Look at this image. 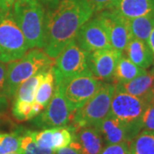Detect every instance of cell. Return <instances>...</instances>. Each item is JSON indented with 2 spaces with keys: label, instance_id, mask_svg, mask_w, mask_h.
<instances>
[{
  "label": "cell",
  "instance_id": "cell-18",
  "mask_svg": "<svg viewBox=\"0 0 154 154\" xmlns=\"http://www.w3.org/2000/svg\"><path fill=\"white\" fill-rule=\"evenodd\" d=\"M112 10L130 20L154 11V0H116Z\"/></svg>",
  "mask_w": 154,
  "mask_h": 154
},
{
  "label": "cell",
  "instance_id": "cell-3",
  "mask_svg": "<svg viewBox=\"0 0 154 154\" xmlns=\"http://www.w3.org/2000/svg\"><path fill=\"white\" fill-rule=\"evenodd\" d=\"M54 58L44 51L33 48L21 58L12 61L6 67L5 93L9 99L13 98L20 85L38 72L54 65Z\"/></svg>",
  "mask_w": 154,
  "mask_h": 154
},
{
  "label": "cell",
  "instance_id": "cell-11",
  "mask_svg": "<svg viewBox=\"0 0 154 154\" xmlns=\"http://www.w3.org/2000/svg\"><path fill=\"white\" fill-rule=\"evenodd\" d=\"M75 41L88 52L112 48L105 28L96 17L89 19L81 27L75 36Z\"/></svg>",
  "mask_w": 154,
  "mask_h": 154
},
{
  "label": "cell",
  "instance_id": "cell-22",
  "mask_svg": "<svg viewBox=\"0 0 154 154\" xmlns=\"http://www.w3.org/2000/svg\"><path fill=\"white\" fill-rule=\"evenodd\" d=\"M133 38L147 40L152 30L154 28V11L142 17L128 20Z\"/></svg>",
  "mask_w": 154,
  "mask_h": 154
},
{
  "label": "cell",
  "instance_id": "cell-28",
  "mask_svg": "<svg viewBox=\"0 0 154 154\" xmlns=\"http://www.w3.org/2000/svg\"><path fill=\"white\" fill-rule=\"evenodd\" d=\"M6 63L0 62V113L5 110L8 106V98L5 93V82Z\"/></svg>",
  "mask_w": 154,
  "mask_h": 154
},
{
  "label": "cell",
  "instance_id": "cell-32",
  "mask_svg": "<svg viewBox=\"0 0 154 154\" xmlns=\"http://www.w3.org/2000/svg\"><path fill=\"white\" fill-rule=\"evenodd\" d=\"M54 154H81V152L71 146H68L66 147L55 151Z\"/></svg>",
  "mask_w": 154,
  "mask_h": 154
},
{
  "label": "cell",
  "instance_id": "cell-16",
  "mask_svg": "<svg viewBox=\"0 0 154 154\" xmlns=\"http://www.w3.org/2000/svg\"><path fill=\"white\" fill-rule=\"evenodd\" d=\"M154 85V75L146 72L129 82L115 84V89L145 99L150 105V94Z\"/></svg>",
  "mask_w": 154,
  "mask_h": 154
},
{
  "label": "cell",
  "instance_id": "cell-25",
  "mask_svg": "<svg viewBox=\"0 0 154 154\" xmlns=\"http://www.w3.org/2000/svg\"><path fill=\"white\" fill-rule=\"evenodd\" d=\"M132 154H154V133L141 130L130 142Z\"/></svg>",
  "mask_w": 154,
  "mask_h": 154
},
{
  "label": "cell",
  "instance_id": "cell-1",
  "mask_svg": "<svg viewBox=\"0 0 154 154\" xmlns=\"http://www.w3.org/2000/svg\"><path fill=\"white\" fill-rule=\"evenodd\" d=\"M94 14L84 0H59L50 7L45 12V52L56 58Z\"/></svg>",
  "mask_w": 154,
  "mask_h": 154
},
{
  "label": "cell",
  "instance_id": "cell-20",
  "mask_svg": "<svg viewBox=\"0 0 154 154\" xmlns=\"http://www.w3.org/2000/svg\"><path fill=\"white\" fill-rule=\"evenodd\" d=\"M48 69L38 72L33 76L30 77L27 81L22 82L17 90L15 95L13 96L12 102H20V103H27V104L33 103L38 84L45 71Z\"/></svg>",
  "mask_w": 154,
  "mask_h": 154
},
{
  "label": "cell",
  "instance_id": "cell-5",
  "mask_svg": "<svg viewBox=\"0 0 154 154\" xmlns=\"http://www.w3.org/2000/svg\"><path fill=\"white\" fill-rule=\"evenodd\" d=\"M28 49L12 11H0V62L9 63L19 59L28 52Z\"/></svg>",
  "mask_w": 154,
  "mask_h": 154
},
{
  "label": "cell",
  "instance_id": "cell-36",
  "mask_svg": "<svg viewBox=\"0 0 154 154\" xmlns=\"http://www.w3.org/2000/svg\"><path fill=\"white\" fill-rule=\"evenodd\" d=\"M150 72H152V74L154 75V65H152V69L150 70Z\"/></svg>",
  "mask_w": 154,
  "mask_h": 154
},
{
  "label": "cell",
  "instance_id": "cell-37",
  "mask_svg": "<svg viewBox=\"0 0 154 154\" xmlns=\"http://www.w3.org/2000/svg\"><path fill=\"white\" fill-rule=\"evenodd\" d=\"M10 154H19L18 152H13V153H10Z\"/></svg>",
  "mask_w": 154,
  "mask_h": 154
},
{
  "label": "cell",
  "instance_id": "cell-7",
  "mask_svg": "<svg viewBox=\"0 0 154 154\" xmlns=\"http://www.w3.org/2000/svg\"><path fill=\"white\" fill-rule=\"evenodd\" d=\"M102 83L90 71L62 81L63 94L72 114L94 97Z\"/></svg>",
  "mask_w": 154,
  "mask_h": 154
},
{
  "label": "cell",
  "instance_id": "cell-19",
  "mask_svg": "<svg viewBox=\"0 0 154 154\" xmlns=\"http://www.w3.org/2000/svg\"><path fill=\"white\" fill-rule=\"evenodd\" d=\"M146 72V69H144L142 68L135 65L122 53L116 66L112 78V83L119 84L127 82Z\"/></svg>",
  "mask_w": 154,
  "mask_h": 154
},
{
  "label": "cell",
  "instance_id": "cell-6",
  "mask_svg": "<svg viewBox=\"0 0 154 154\" xmlns=\"http://www.w3.org/2000/svg\"><path fill=\"white\" fill-rule=\"evenodd\" d=\"M52 69L56 84L54 93L43 111L32 119L34 126L43 129L68 126L72 116L63 94V79L56 70L55 67L52 66Z\"/></svg>",
  "mask_w": 154,
  "mask_h": 154
},
{
  "label": "cell",
  "instance_id": "cell-17",
  "mask_svg": "<svg viewBox=\"0 0 154 154\" xmlns=\"http://www.w3.org/2000/svg\"><path fill=\"white\" fill-rule=\"evenodd\" d=\"M123 54L135 65L144 69L153 65V55L146 40L132 38L127 45Z\"/></svg>",
  "mask_w": 154,
  "mask_h": 154
},
{
  "label": "cell",
  "instance_id": "cell-23",
  "mask_svg": "<svg viewBox=\"0 0 154 154\" xmlns=\"http://www.w3.org/2000/svg\"><path fill=\"white\" fill-rule=\"evenodd\" d=\"M45 108L37 102L32 104L20 103V102H12L11 112L14 118L19 122L32 120L38 114H40Z\"/></svg>",
  "mask_w": 154,
  "mask_h": 154
},
{
  "label": "cell",
  "instance_id": "cell-21",
  "mask_svg": "<svg viewBox=\"0 0 154 154\" xmlns=\"http://www.w3.org/2000/svg\"><path fill=\"white\" fill-rule=\"evenodd\" d=\"M55 76L51 66L48 70L45 71L38 84L34 101L45 108L52 97V94L55 90Z\"/></svg>",
  "mask_w": 154,
  "mask_h": 154
},
{
  "label": "cell",
  "instance_id": "cell-12",
  "mask_svg": "<svg viewBox=\"0 0 154 154\" xmlns=\"http://www.w3.org/2000/svg\"><path fill=\"white\" fill-rule=\"evenodd\" d=\"M122 55V53L113 48L89 52V71L101 82H112L116 66Z\"/></svg>",
  "mask_w": 154,
  "mask_h": 154
},
{
  "label": "cell",
  "instance_id": "cell-10",
  "mask_svg": "<svg viewBox=\"0 0 154 154\" xmlns=\"http://www.w3.org/2000/svg\"><path fill=\"white\" fill-rule=\"evenodd\" d=\"M96 17L105 28L111 47L123 53L127 45L133 38L128 20L120 16L114 10L101 11L97 13Z\"/></svg>",
  "mask_w": 154,
  "mask_h": 154
},
{
  "label": "cell",
  "instance_id": "cell-24",
  "mask_svg": "<svg viewBox=\"0 0 154 154\" xmlns=\"http://www.w3.org/2000/svg\"><path fill=\"white\" fill-rule=\"evenodd\" d=\"M19 154H54L51 150L40 148L33 138V131L29 129H20Z\"/></svg>",
  "mask_w": 154,
  "mask_h": 154
},
{
  "label": "cell",
  "instance_id": "cell-34",
  "mask_svg": "<svg viewBox=\"0 0 154 154\" xmlns=\"http://www.w3.org/2000/svg\"><path fill=\"white\" fill-rule=\"evenodd\" d=\"M41 4H43V5H46L50 6V7H51V6L55 5L59 1V0H38Z\"/></svg>",
  "mask_w": 154,
  "mask_h": 154
},
{
  "label": "cell",
  "instance_id": "cell-13",
  "mask_svg": "<svg viewBox=\"0 0 154 154\" xmlns=\"http://www.w3.org/2000/svg\"><path fill=\"white\" fill-rule=\"evenodd\" d=\"M94 127L101 134L106 146L131 142L140 132L137 128L128 125L110 114Z\"/></svg>",
  "mask_w": 154,
  "mask_h": 154
},
{
  "label": "cell",
  "instance_id": "cell-35",
  "mask_svg": "<svg viewBox=\"0 0 154 154\" xmlns=\"http://www.w3.org/2000/svg\"><path fill=\"white\" fill-rule=\"evenodd\" d=\"M150 104H154V85L150 94Z\"/></svg>",
  "mask_w": 154,
  "mask_h": 154
},
{
  "label": "cell",
  "instance_id": "cell-8",
  "mask_svg": "<svg viewBox=\"0 0 154 154\" xmlns=\"http://www.w3.org/2000/svg\"><path fill=\"white\" fill-rule=\"evenodd\" d=\"M148 105L145 99L115 89L109 114L141 131L142 118Z\"/></svg>",
  "mask_w": 154,
  "mask_h": 154
},
{
  "label": "cell",
  "instance_id": "cell-26",
  "mask_svg": "<svg viewBox=\"0 0 154 154\" xmlns=\"http://www.w3.org/2000/svg\"><path fill=\"white\" fill-rule=\"evenodd\" d=\"M20 129L11 133H0V154H10L19 152Z\"/></svg>",
  "mask_w": 154,
  "mask_h": 154
},
{
  "label": "cell",
  "instance_id": "cell-15",
  "mask_svg": "<svg viewBox=\"0 0 154 154\" xmlns=\"http://www.w3.org/2000/svg\"><path fill=\"white\" fill-rule=\"evenodd\" d=\"M104 144L101 134L96 127L85 126L75 128L69 146L77 149L81 154H98L104 147Z\"/></svg>",
  "mask_w": 154,
  "mask_h": 154
},
{
  "label": "cell",
  "instance_id": "cell-2",
  "mask_svg": "<svg viewBox=\"0 0 154 154\" xmlns=\"http://www.w3.org/2000/svg\"><path fill=\"white\" fill-rule=\"evenodd\" d=\"M12 13L29 49H43L45 45V11L38 0H18Z\"/></svg>",
  "mask_w": 154,
  "mask_h": 154
},
{
  "label": "cell",
  "instance_id": "cell-33",
  "mask_svg": "<svg viewBox=\"0 0 154 154\" xmlns=\"http://www.w3.org/2000/svg\"><path fill=\"white\" fill-rule=\"evenodd\" d=\"M146 42H147L149 47H150V49H151L152 52V55H153V65H154V28L152 30V32H151V33H150V35H149V37L148 38H147V40H146Z\"/></svg>",
  "mask_w": 154,
  "mask_h": 154
},
{
  "label": "cell",
  "instance_id": "cell-27",
  "mask_svg": "<svg viewBox=\"0 0 154 154\" xmlns=\"http://www.w3.org/2000/svg\"><path fill=\"white\" fill-rule=\"evenodd\" d=\"M98 154H132L130 142H122L113 145H107Z\"/></svg>",
  "mask_w": 154,
  "mask_h": 154
},
{
  "label": "cell",
  "instance_id": "cell-29",
  "mask_svg": "<svg viewBox=\"0 0 154 154\" xmlns=\"http://www.w3.org/2000/svg\"><path fill=\"white\" fill-rule=\"evenodd\" d=\"M94 13H99L101 11L112 10L115 5L116 0H84Z\"/></svg>",
  "mask_w": 154,
  "mask_h": 154
},
{
  "label": "cell",
  "instance_id": "cell-31",
  "mask_svg": "<svg viewBox=\"0 0 154 154\" xmlns=\"http://www.w3.org/2000/svg\"><path fill=\"white\" fill-rule=\"evenodd\" d=\"M18 0H0V11H11Z\"/></svg>",
  "mask_w": 154,
  "mask_h": 154
},
{
  "label": "cell",
  "instance_id": "cell-4",
  "mask_svg": "<svg viewBox=\"0 0 154 154\" xmlns=\"http://www.w3.org/2000/svg\"><path fill=\"white\" fill-rule=\"evenodd\" d=\"M114 93L115 84L102 83L94 97L72 114L70 125L75 128L97 125L109 115Z\"/></svg>",
  "mask_w": 154,
  "mask_h": 154
},
{
  "label": "cell",
  "instance_id": "cell-30",
  "mask_svg": "<svg viewBox=\"0 0 154 154\" xmlns=\"http://www.w3.org/2000/svg\"><path fill=\"white\" fill-rule=\"evenodd\" d=\"M142 130L154 133V104H150L142 118Z\"/></svg>",
  "mask_w": 154,
  "mask_h": 154
},
{
  "label": "cell",
  "instance_id": "cell-14",
  "mask_svg": "<svg viewBox=\"0 0 154 154\" xmlns=\"http://www.w3.org/2000/svg\"><path fill=\"white\" fill-rule=\"evenodd\" d=\"M74 130L75 128L71 125L45 128L40 131H33V138L40 148L55 152L69 146L73 140Z\"/></svg>",
  "mask_w": 154,
  "mask_h": 154
},
{
  "label": "cell",
  "instance_id": "cell-9",
  "mask_svg": "<svg viewBox=\"0 0 154 154\" xmlns=\"http://www.w3.org/2000/svg\"><path fill=\"white\" fill-rule=\"evenodd\" d=\"M88 55L89 52L82 49L75 38L57 56L53 66L63 80L72 78L89 71Z\"/></svg>",
  "mask_w": 154,
  "mask_h": 154
}]
</instances>
